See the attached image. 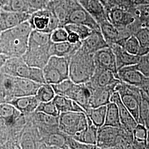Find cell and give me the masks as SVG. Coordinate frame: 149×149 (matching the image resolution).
<instances>
[{
  "label": "cell",
  "mask_w": 149,
  "mask_h": 149,
  "mask_svg": "<svg viewBox=\"0 0 149 149\" xmlns=\"http://www.w3.org/2000/svg\"><path fill=\"white\" fill-rule=\"evenodd\" d=\"M32 28L28 22L0 33V54L22 57L26 53Z\"/></svg>",
  "instance_id": "cell-1"
},
{
  "label": "cell",
  "mask_w": 149,
  "mask_h": 149,
  "mask_svg": "<svg viewBox=\"0 0 149 149\" xmlns=\"http://www.w3.org/2000/svg\"><path fill=\"white\" fill-rule=\"evenodd\" d=\"M52 44L50 33L32 30L27 50L22 58L29 66L43 69L51 56Z\"/></svg>",
  "instance_id": "cell-2"
},
{
  "label": "cell",
  "mask_w": 149,
  "mask_h": 149,
  "mask_svg": "<svg viewBox=\"0 0 149 149\" xmlns=\"http://www.w3.org/2000/svg\"><path fill=\"white\" fill-rule=\"evenodd\" d=\"M93 55L80 47L70 58L69 79L72 82L79 84L90 81L96 69Z\"/></svg>",
  "instance_id": "cell-3"
},
{
  "label": "cell",
  "mask_w": 149,
  "mask_h": 149,
  "mask_svg": "<svg viewBox=\"0 0 149 149\" xmlns=\"http://www.w3.org/2000/svg\"><path fill=\"white\" fill-rule=\"evenodd\" d=\"M133 134L122 128L103 125L98 128V149H133Z\"/></svg>",
  "instance_id": "cell-4"
},
{
  "label": "cell",
  "mask_w": 149,
  "mask_h": 149,
  "mask_svg": "<svg viewBox=\"0 0 149 149\" xmlns=\"http://www.w3.org/2000/svg\"><path fill=\"white\" fill-rule=\"evenodd\" d=\"M56 95L65 96L79 104L86 112L90 108L91 89L85 84H75L70 79L52 85Z\"/></svg>",
  "instance_id": "cell-5"
},
{
  "label": "cell",
  "mask_w": 149,
  "mask_h": 149,
  "mask_svg": "<svg viewBox=\"0 0 149 149\" xmlns=\"http://www.w3.org/2000/svg\"><path fill=\"white\" fill-rule=\"evenodd\" d=\"M0 71L13 77L32 80L39 84H45L43 70L27 65L22 57L8 58Z\"/></svg>",
  "instance_id": "cell-6"
},
{
  "label": "cell",
  "mask_w": 149,
  "mask_h": 149,
  "mask_svg": "<svg viewBox=\"0 0 149 149\" xmlns=\"http://www.w3.org/2000/svg\"><path fill=\"white\" fill-rule=\"evenodd\" d=\"M90 121V118L84 112L61 113L59 116V131L76 139L88 127Z\"/></svg>",
  "instance_id": "cell-7"
},
{
  "label": "cell",
  "mask_w": 149,
  "mask_h": 149,
  "mask_svg": "<svg viewBox=\"0 0 149 149\" xmlns=\"http://www.w3.org/2000/svg\"><path fill=\"white\" fill-rule=\"evenodd\" d=\"M28 22L33 30L48 33L60 27L57 16L49 7L33 12Z\"/></svg>",
  "instance_id": "cell-8"
},
{
  "label": "cell",
  "mask_w": 149,
  "mask_h": 149,
  "mask_svg": "<svg viewBox=\"0 0 149 149\" xmlns=\"http://www.w3.org/2000/svg\"><path fill=\"white\" fill-rule=\"evenodd\" d=\"M115 90L118 92L124 105L138 123L141 88L120 81L116 86Z\"/></svg>",
  "instance_id": "cell-9"
},
{
  "label": "cell",
  "mask_w": 149,
  "mask_h": 149,
  "mask_svg": "<svg viewBox=\"0 0 149 149\" xmlns=\"http://www.w3.org/2000/svg\"><path fill=\"white\" fill-rule=\"evenodd\" d=\"M106 12L108 20L120 31H128L132 34L136 31L134 27L138 19L135 15L117 6L109 7Z\"/></svg>",
  "instance_id": "cell-10"
},
{
  "label": "cell",
  "mask_w": 149,
  "mask_h": 149,
  "mask_svg": "<svg viewBox=\"0 0 149 149\" xmlns=\"http://www.w3.org/2000/svg\"><path fill=\"white\" fill-rule=\"evenodd\" d=\"M69 23L82 24L93 31H100L98 23L80 5L77 0H70L66 24Z\"/></svg>",
  "instance_id": "cell-11"
},
{
  "label": "cell",
  "mask_w": 149,
  "mask_h": 149,
  "mask_svg": "<svg viewBox=\"0 0 149 149\" xmlns=\"http://www.w3.org/2000/svg\"><path fill=\"white\" fill-rule=\"evenodd\" d=\"M117 74L120 81L140 88H141L149 80V77H145L137 69L135 65L123 67L118 70Z\"/></svg>",
  "instance_id": "cell-12"
},
{
  "label": "cell",
  "mask_w": 149,
  "mask_h": 149,
  "mask_svg": "<svg viewBox=\"0 0 149 149\" xmlns=\"http://www.w3.org/2000/svg\"><path fill=\"white\" fill-rule=\"evenodd\" d=\"M120 81L118 74L112 71L96 68L93 74L87 82L93 87L104 88L116 86Z\"/></svg>",
  "instance_id": "cell-13"
},
{
  "label": "cell",
  "mask_w": 149,
  "mask_h": 149,
  "mask_svg": "<svg viewBox=\"0 0 149 149\" xmlns=\"http://www.w3.org/2000/svg\"><path fill=\"white\" fill-rule=\"evenodd\" d=\"M93 58L96 68L108 70L118 74L116 56L111 48L108 47L97 51Z\"/></svg>",
  "instance_id": "cell-14"
},
{
  "label": "cell",
  "mask_w": 149,
  "mask_h": 149,
  "mask_svg": "<svg viewBox=\"0 0 149 149\" xmlns=\"http://www.w3.org/2000/svg\"><path fill=\"white\" fill-rule=\"evenodd\" d=\"M110 102L115 103L117 106L122 127L128 132L133 134L138 123L123 103L118 92L115 91L113 93Z\"/></svg>",
  "instance_id": "cell-15"
},
{
  "label": "cell",
  "mask_w": 149,
  "mask_h": 149,
  "mask_svg": "<svg viewBox=\"0 0 149 149\" xmlns=\"http://www.w3.org/2000/svg\"><path fill=\"white\" fill-rule=\"evenodd\" d=\"M31 14L1 9L0 13V32L16 27L28 21Z\"/></svg>",
  "instance_id": "cell-16"
},
{
  "label": "cell",
  "mask_w": 149,
  "mask_h": 149,
  "mask_svg": "<svg viewBox=\"0 0 149 149\" xmlns=\"http://www.w3.org/2000/svg\"><path fill=\"white\" fill-rule=\"evenodd\" d=\"M91 89L90 100V108L107 106L109 102L113 93L115 92L116 86L108 87L104 88L93 87L88 83Z\"/></svg>",
  "instance_id": "cell-17"
},
{
  "label": "cell",
  "mask_w": 149,
  "mask_h": 149,
  "mask_svg": "<svg viewBox=\"0 0 149 149\" xmlns=\"http://www.w3.org/2000/svg\"><path fill=\"white\" fill-rule=\"evenodd\" d=\"M98 24L108 20L106 8L100 0H77Z\"/></svg>",
  "instance_id": "cell-18"
},
{
  "label": "cell",
  "mask_w": 149,
  "mask_h": 149,
  "mask_svg": "<svg viewBox=\"0 0 149 149\" xmlns=\"http://www.w3.org/2000/svg\"><path fill=\"white\" fill-rule=\"evenodd\" d=\"M99 26L101 32L109 47L116 44L120 39L129 36L126 33L120 31L108 20L102 22Z\"/></svg>",
  "instance_id": "cell-19"
},
{
  "label": "cell",
  "mask_w": 149,
  "mask_h": 149,
  "mask_svg": "<svg viewBox=\"0 0 149 149\" xmlns=\"http://www.w3.org/2000/svg\"><path fill=\"white\" fill-rule=\"evenodd\" d=\"M10 103L24 116H27L36 112L39 102L36 96L19 97L13 98Z\"/></svg>",
  "instance_id": "cell-20"
},
{
  "label": "cell",
  "mask_w": 149,
  "mask_h": 149,
  "mask_svg": "<svg viewBox=\"0 0 149 149\" xmlns=\"http://www.w3.org/2000/svg\"><path fill=\"white\" fill-rule=\"evenodd\" d=\"M81 47L86 51L94 54L102 48L109 46L101 31H93L87 37L82 41Z\"/></svg>",
  "instance_id": "cell-21"
},
{
  "label": "cell",
  "mask_w": 149,
  "mask_h": 149,
  "mask_svg": "<svg viewBox=\"0 0 149 149\" xmlns=\"http://www.w3.org/2000/svg\"><path fill=\"white\" fill-rule=\"evenodd\" d=\"M116 56L118 70L123 67L137 64L140 56L129 53L121 47L116 44L109 46Z\"/></svg>",
  "instance_id": "cell-22"
},
{
  "label": "cell",
  "mask_w": 149,
  "mask_h": 149,
  "mask_svg": "<svg viewBox=\"0 0 149 149\" xmlns=\"http://www.w3.org/2000/svg\"><path fill=\"white\" fill-rule=\"evenodd\" d=\"M82 42L76 44L70 43L68 40L59 43H52L50 49L51 56L70 58L80 48Z\"/></svg>",
  "instance_id": "cell-23"
},
{
  "label": "cell",
  "mask_w": 149,
  "mask_h": 149,
  "mask_svg": "<svg viewBox=\"0 0 149 149\" xmlns=\"http://www.w3.org/2000/svg\"><path fill=\"white\" fill-rule=\"evenodd\" d=\"M53 101L60 113L68 112H84L86 113L85 111L79 104L66 97L56 95Z\"/></svg>",
  "instance_id": "cell-24"
},
{
  "label": "cell",
  "mask_w": 149,
  "mask_h": 149,
  "mask_svg": "<svg viewBox=\"0 0 149 149\" xmlns=\"http://www.w3.org/2000/svg\"><path fill=\"white\" fill-rule=\"evenodd\" d=\"M148 132L145 125L138 123L133 132V149H147Z\"/></svg>",
  "instance_id": "cell-25"
},
{
  "label": "cell",
  "mask_w": 149,
  "mask_h": 149,
  "mask_svg": "<svg viewBox=\"0 0 149 149\" xmlns=\"http://www.w3.org/2000/svg\"><path fill=\"white\" fill-rule=\"evenodd\" d=\"M103 125L122 128L118 108L114 102H110L107 105L106 118Z\"/></svg>",
  "instance_id": "cell-26"
},
{
  "label": "cell",
  "mask_w": 149,
  "mask_h": 149,
  "mask_svg": "<svg viewBox=\"0 0 149 149\" xmlns=\"http://www.w3.org/2000/svg\"><path fill=\"white\" fill-rule=\"evenodd\" d=\"M69 57L51 56L47 64L54 67L62 74L66 79H69Z\"/></svg>",
  "instance_id": "cell-27"
},
{
  "label": "cell",
  "mask_w": 149,
  "mask_h": 149,
  "mask_svg": "<svg viewBox=\"0 0 149 149\" xmlns=\"http://www.w3.org/2000/svg\"><path fill=\"white\" fill-rule=\"evenodd\" d=\"M106 109L107 106L90 108L86 112V115L90 118L95 125L98 128H100L104 125L105 122Z\"/></svg>",
  "instance_id": "cell-28"
},
{
  "label": "cell",
  "mask_w": 149,
  "mask_h": 149,
  "mask_svg": "<svg viewBox=\"0 0 149 149\" xmlns=\"http://www.w3.org/2000/svg\"><path fill=\"white\" fill-rule=\"evenodd\" d=\"M5 11L32 14L34 11L30 8L26 0H8L5 5L1 7Z\"/></svg>",
  "instance_id": "cell-29"
},
{
  "label": "cell",
  "mask_w": 149,
  "mask_h": 149,
  "mask_svg": "<svg viewBox=\"0 0 149 149\" xmlns=\"http://www.w3.org/2000/svg\"><path fill=\"white\" fill-rule=\"evenodd\" d=\"M116 44L121 47L129 53L135 55H138L139 49L141 47L138 40L134 34H132L128 37L120 39L118 41Z\"/></svg>",
  "instance_id": "cell-30"
},
{
  "label": "cell",
  "mask_w": 149,
  "mask_h": 149,
  "mask_svg": "<svg viewBox=\"0 0 149 149\" xmlns=\"http://www.w3.org/2000/svg\"><path fill=\"white\" fill-rule=\"evenodd\" d=\"M98 129V128L92 123L90 119L88 127L76 140L85 144L96 145Z\"/></svg>",
  "instance_id": "cell-31"
},
{
  "label": "cell",
  "mask_w": 149,
  "mask_h": 149,
  "mask_svg": "<svg viewBox=\"0 0 149 149\" xmlns=\"http://www.w3.org/2000/svg\"><path fill=\"white\" fill-rule=\"evenodd\" d=\"M43 75L45 82L50 85L59 84L66 80L64 76L54 67L46 64L43 69Z\"/></svg>",
  "instance_id": "cell-32"
},
{
  "label": "cell",
  "mask_w": 149,
  "mask_h": 149,
  "mask_svg": "<svg viewBox=\"0 0 149 149\" xmlns=\"http://www.w3.org/2000/svg\"><path fill=\"white\" fill-rule=\"evenodd\" d=\"M55 95L52 86L45 83L39 86L35 96L39 102H47L52 101Z\"/></svg>",
  "instance_id": "cell-33"
},
{
  "label": "cell",
  "mask_w": 149,
  "mask_h": 149,
  "mask_svg": "<svg viewBox=\"0 0 149 149\" xmlns=\"http://www.w3.org/2000/svg\"><path fill=\"white\" fill-rule=\"evenodd\" d=\"M138 123L145 125L149 117V98L144 91L141 89V97L139 109Z\"/></svg>",
  "instance_id": "cell-34"
},
{
  "label": "cell",
  "mask_w": 149,
  "mask_h": 149,
  "mask_svg": "<svg viewBox=\"0 0 149 149\" xmlns=\"http://www.w3.org/2000/svg\"><path fill=\"white\" fill-rule=\"evenodd\" d=\"M135 13L141 27L149 28V3L138 4Z\"/></svg>",
  "instance_id": "cell-35"
},
{
  "label": "cell",
  "mask_w": 149,
  "mask_h": 149,
  "mask_svg": "<svg viewBox=\"0 0 149 149\" xmlns=\"http://www.w3.org/2000/svg\"><path fill=\"white\" fill-rule=\"evenodd\" d=\"M64 27L68 32L76 33L80 37L81 41L87 37L93 31L89 27L80 24L69 23L64 26Z\"/></svg>",
  "instance_id": "cell-36"
},
{
  "label": "cell",
  "mask_w": 149,
  "mask_h": 149,
  "mask_svg": "<svg viewBox=\"0 0 149 149\" xmlns=\"http://www.w3.org/2000/svg\"><path fill=\"white\" fill-rule=\"evenodd\" d=\"M36 112H42L54 117H59L60 114L53 100L47 102H40Z\"/></svg>",
  "instance_id": "cell-37"
},
{
  "label": "cell",
  "mask_w": 149,
  "mask_h": 149,
  "mask_svg": "<svg viewBox=\"0 0 149 149\" xmlns=\"http://www.w3.org/2000/svg\"><path fill=\"white\" fill-rule=\"evenodd\" d=\"M133 34L138 40L141 46L149 48V28L140 27Z\"/></svg>",
  "instance_id": "cell-38"
},
{
  "label": "cell",
  "mask_w": 149,
  "mask_h": 149,
  "mask_svg": "<svg viewBox=\"0 0 149 149\" xmlns=\"http://www.w3.org/2000/svg\"><path fill=\"white\" fill-rule=\"evenodd\" d=\"M68 33L64 27H59L50 33L52 43H59L67 41Z\"/></svg>",
  "instance_id": "cell-39"
},
{
  "label": "cell",
  "mask_w": 149,
  "mask_h": 149,
  "mask_svg": "<svg viewBox=\"0 0 149 149\" xmlns=\"http://www.w3.org/2000/svg\"><path fill=\"white\" fill-rule=\"evenodd\" d=\"M66 145L68 149H98L96 145H91L81 143L78 140L68 135Z\"/></svg>",
  "instance_id": "cell-40"
},
{
  "label": "cell",
  "mask_w": 149,
  "mask_h": 149,
  "mask_svg": "<svg viewBox=\"0 0 149 149\" xmlns=\"http://www.w3.org/2000/svg\"><path fill=\"white\" fill-rule=\"evenodd\" d=\"M135 66L146 77H149V52L140 56L138 63Z\"/></svg>",
  "instance_id": "cell-41"
},
{
  "label": "cell",
  "mask_w": 149,
  "mask_h": 149,
  "mask_svg": "<svg viewBox=\"0 0 149 149\" xmlns=\"http://www.w3.org/2000/svg\"><path fill=\"white\" fill-rule=\"evenodd\" d=\"M33 11L42 10L47 7L50 0H26Z\"/></svg>",
  "instance_id": "cell-42"
},
{
  "label": "cell",
  "mask_w": 149,
  "mask_h": 149,
  "mask_svg": "<svg viewBox=\"0 0 149 149\" xmlns=\"http://www.w3.org/2000/svg\"><path fill=\"white\" fill-rule=\"evenodd\" d=\"M8 101V97L4 80V74L0 71V104Z\"/></svg>",
  "instance_id": "cell-43"
},
{
  "label": "cell",
  "mask_w": 149,
  "mask_h": 149,
  "mask_svg": "<svg viewBox=\"0 0 149 149\" xmlns=\"http://www.w3.org/2000/svg\"><path fill=\"white\" fill-rule=\"evenodd\" d=\"M68 36V41L70 43L72 44H76L80 43L82 41L80 39V38L76 33L73 32H69Z\"/></svg>",
  "instance_id": "cell-44"
},
{
  "label": "cell",
  "mask_w": 149,
  "mask_h": 149,
  "mask_svg": "<svg viewBox=\"0 0 149 149\" xmlns=\"http://www.w3.org/2000/svg\"><path fill=\"white\" fill-rule=\"evenodd\" d=\"M8 58V57L6 56V55L0 54V69L2 68V66L5 64L6 60Z\"/></svg>",
  "instance_id": "cell-45"
},
{
  "label": "cell",
  "mask_w": 149,
  "mask_h": 149,
  "mask_svg": "<svg viewBox=\"0 0 149 149\" xmlns=\"http://www.w3.org/2000/svg\"><path fill=\"white\" fill-rule=\"evenodd\" d=\"M100 1L103 4V5L104 6L106 10V8L108 7V1L107 0H100Z\"/></svg>",
  "instance_id": "cell-46"
},
{
  "label": "cell",
  "mask_w": 149,
  "mask_h": 149,
  "mask_svg": "<svg viewBox=\"0 0 149 149\" xmlns=\"http://www.w3.org/2000/svg\"><path fill=\"white\" fill-rule=\"evenodd\" d=\"M8 0H0V7H2L3 6L5 5Z\"/></svg>",
  "instance_id": "cell-47"
},
{
  "label": "cell",
  "mask_w": 149,
  "mask_h": 149,
  "mask_svg": "<svg viewBox=\"0 0 149 149\" xmlns=\"http://www.w3.org/2000/svg\"><path fill=\"white\" fill-rule=\"evenodd\" d=\"M145 126L146 128H147L148 130H149V117L145 121Z\"/></svg>",
  "instance_id": "cell-48"
},
{
  "label": "cell",
  "mask_w": 149,
  "mask_h": 149,
  "mask_svg": "<svg viewBox=\"0 0 149 149\" xmlns=\"http://www.w3.org/2000/svg\"><path fill=\"white\" fill-rule=\"evenodd\" d=\"M147 149H149V130L148 132V139H147Z\"/></svg>",
  "instance_id": "cell-49"
},
{
  "label": "cell",
  "mask_w": 149,
  "mask_h": 149,
  "mask_svg": "<svg viewBox=\"0 0 149 149\" xmlns=\"http://www.w3.org/2000/svg\"><path fill=\"white\" fill-rule=\"evenodd\" d=\"M59 1V0H50V1Z\"/></svg>",
  "instance_id": "cell-50"
},
{
  "label": "cell",
  "mask_w": 149,
  "mask_h": 149,
  "mask_svg": "<svg viewBox=\"0 0 149 149\" xmlns=\"http://www.w3.org/2000/svg\"><path fill=\"white\" fill-rule=\"evenodd\" d=\"M1 7H0V13H1Z\"/></svg>",
  "instance_id": "cell-51"
},
{
  "label": "cell",
  "mask_w": 149,
  "mask_h": 149,
  "mask_svg": "<svg viewBox=\"0 0 149 149\" xmlns=\"http://www.w3.org/2000/svg\"><path fill=\"white\" fill-rule=\"evenodd\" d=\"M0 33H1V32H0Z\"/></svg>",
  "instance_id": "cell-52"
}]
</instances>
